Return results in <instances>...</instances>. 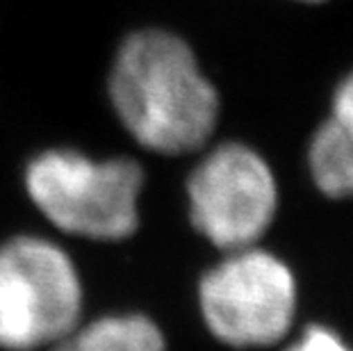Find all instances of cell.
Segmentation results:
<instances>
[{
  "label": "cell",
  "instance_id": "6da1fadb",
  "mask_svg": "<svg viewBox=\"0 0 353 351\" xmlns=\"http://www.w3.org/2000/svg\"><path fill=\"white\" fill-rule=\"evenodd\" d=\"M119 121L146 151L185 155L214 132L219 96L180 37L141 30L121 43L110 71Z\"/></svg>",
  "mask_w": 353,
  "mask_h": 351
},
{
  "label": "cell",
  "instance_id": "7a4b0ae2",
  "mask_svg": "<svg viewBox=\"0 0 353 351\" xmlns=\"http://www.w3.org/2000/svg\"><path fill=\"white\" fill-rule=\"evenodd\" d=\"M23 185L37 210L66 235L121 242L139 226L144 171L130 158L48 148L28 162Z\"/></svg>",
  "mask_w": 353,
  "mask_h": 351
},
{
  "label": "cell",
  "instance_id": "3957f363",
  "mask_svg": "<svg viewBox=\"0 0 353 351\" xmlns=\"http://www.w3.org/2000/svg\"><path fill=\"white\" fill-rule=\"evenodd\" d=\"M80 315L82 281L62 246L39 235L0 246V349H48Z\"/></svg>",
  "mask_w": 353,
  "mask_h": 351
},
{
  "label": "cell",
  "instance_id": "277c9868",
  "mask_svg": "<svg viewBox=\"0 0 353 351\" xmlns=\"http://www.w3.org/2000/svg\"><path fill=\"white\" fill-rule=\"evenodd\" d=\"M199 303L208 328L230 347L274 345L296 310L292 272L260 249L230 251L201 279Z\"/></svg>",
  "mask_w": 353,
  "mask_h": 351
},
{
  "label": "cell",
  "instance_id": "5b68a950",
  "mask_svg": "<svg viewBox=\"0 0 353 351\" xmlns=\"http://www.w3.org/2000/svg\"><path fill=\"white\" fill-rule=\"evenodd\" d=\"M187 197L194 228L228 253L265 235L278 201L272 169L242 144L210 151L187 181Z\"/></svg>",
  "mask_w": 353,
  "mask_h": 351
},
{
  "label": "cell",
  "instance_id": "8992f818",
  "mask_svg": "<svg viewBox=\"0 0 353 351\" xmlns=\"http://www.w3.org/2000/svg\"><path fill=\"white\" fill-rule=\"evenodd\" d=\"M48 351H167V340L151 317L130 312L78 322Z\"/></svg>",
  "mask_w": 353,
  "mask_h": 351
},
{
  "label": "cell",
  "instance_id": "52a82bcc",
  "mask_svg": "<svg viewBox=\"0 0 353 351\" xmlns=\"http://www.w3.org/2000/svg\"><path fill=\"white\" fill-rule=\"evenodd\" d=\"M310 169L317 188L326 197H353V141L330 119L310 144Z\"/></svg>",
  "mask_w": 353,
  "mask_h": 351
},
{
  "label": "cell",
  "instance_id": "ba28073f",
  "mask_svg": "<svg viewBox=\"0 0 353 351\" xmlns=\"http://www.w3.org/2000/svg\"><path fill=\"white\" fill-rule=\"evenodd\" d=\"M330 121L353 141V73L342 82L340 89H337Z\"/></svg>",
  "mask_w": 353,
  "mask_h": 351
},
{
  "label": "cell",
  "instance_id": "9c48e42d",
  "mask_svg": "<svg viewBox=\"0 0 353 351\" xmlns=\"http://www.w3.org/2000/svg\"><path fill=\"white\" fill-rule=\"evenodd\" d=\"M290 351H349L344 347V342L321 326H310L303 333V338L292 345Z\"/></svg>",
  "mask_w": 353,
  "mask_h": 351
},
{
  "label": "cell",
  "instance_id": "30bf717a",
  "mask_svg": "<svg viewBox=\"0 0 353 351\" xmlns=\"http://www.w3.org/2000/svg\"><path fill=\"white\" fill-rule=\"evenodd\" d=\"M303 3H321V0H303Z\"/></svg>",
  "mask_w": 353,
  "mask_h": 351
}]
</instances>
